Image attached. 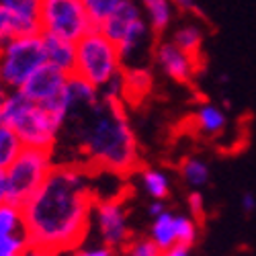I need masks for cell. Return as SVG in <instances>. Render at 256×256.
Listing matches in <instances>:
<instances>
[{
    "mask_svg": "<svg viewBox=\"0 0 256 256\" xmlns=\"http://www.w3.org/2000/svg\"><path fill=\"white\" fill-rule=\"evenodd\" d=\"M29 248L20 205H0V256H23Z\"/></svg>",
    "mask_w": 256,
    "mask_h": 256,
    "instance_id": "11",
    "label": "cell"
},
{
    "mask_svg": "<svg viewBox=\"0 0 256 256\" xmlns=\"http://www.w3.org/2000/svg\"><path fill=\"white\" fill-rule=\"evenodd\" d=\"M138 182L148 199H160L166 201L172 193V176L166 170L156 166H140L138 170Z\"/></svg>",
    "mask_w": 256,
    "mask_h": 256,
    "instance_id": "14",
    "label": "cell"
},
{
    "mask_svg": "<svg viewBox=\"0 0 256 256\" xmlns=\"http://www.w3.org/2000/svg\"><path fill=\"white\" fill-rule=\"evenodd\" d=\"M170 41H172L178 50L186 52L188 56L201 60V52H203V44H205V31L197 23H184L172 31Z\"/></svg>",
    "mask_w": 256,
    "mask_h": 256,
    "instance_id": "18",
    "label": "cell"
},
{
    "mask_svg": "<svg viewBox=\"0 0 256 256\" xmlns=\"http://www.w3.org/2000/svg\"><path fill=\"white\" fill-rule=\"evenodd\" d=\"M23 256H60V254H56V252H52V250H44V248L29 246V248L23 252Z\"/></svg>",
    "mask_w": 256,
    "mask_h": 256,
    "instance_id": "32",
    "label": "cell"
},
{
    "mask_svg": "<svg viewBox=\"0 0 256 256\" xmlns=\"http://www.w3.org/2000/svg\"><path fill=\"white\" fill-rule=\"evenodd\" d=\"M39 2H41V0H0V6L8 8L10 12L23 16V18L37 20Z\"/></svg>",
    "mask_w": 256,
    "mask_h": 256,
    "instance_id": "24",
    "label": "cell"
},
{
    "mask_svg": "<svg viewBox=\"0 0 256 256\" xmlns=\"http://www.w3.org/2000/svg\"><path fill=\"white\" fill-rule=\"evenodd\" d=\"M170 2H172L174 10L184 12V14H188V12H197V10H199L197 0H170Z\"/></svg>",
    "mask_w": 256,
    "mask_h": 256,
    "instance_id": "27",
    "label": "cell"
},
{
    "mask_svg": "<svg viewBox=\"0 0 256 256\" xmlns=\"http://www.w3.org/2000/svg\"><path fill=\"white\" fill-rule=\"evenodd\" d=\"M186 213L190 218H195L199 224L205 218V197L201 190H190L186 197Z\"/></svg>",
    "mask_w": 256,
    "mask_h": 256,
    "instance_id": "26",
    "label": "cell"
},
{
    "mask_svg": "<svg viewBox=\"0 0 256 256\" xmlns=\"http://www.w3.org/2000/svg\"><path fill=\"white\" fill-rule=\"evenodd\" d=\"M62 256H117V252L113 248H109V246H104V244L88 238L84 244H80L78 248L62 254Z\"/></svg>",
    "mask_w": 256,
    "mask_h": 256,
    "instance_id": "25",
    "label": "cell"
},
{
    "mask_svg": "<svg viewBox=\"0 0 256 256\" xmlns=\"http://www.w3.org/2000/svg\"><path fill=\"white\" fill-rule=\"evenodd\" d=\"M168 207H166V201H160V199H150V203H148V216H150V220L152 218H156V216H160L162 211H166Z\"/></svg>",
    "mask_w": 256,
    "mask_h": 256,
    "instance_id": "29",
    "label": "cell"
},
{
    "mask_svg": "<svg viewBox=\"0 0 256 256\" xmlns=\"http://www.w3.org/2000/svg\"><path fill=\"white\" fill-rule=\"evenodd\" d=\"M117 256H160V250L148 236H134L130 244H125Z\"/></svg>",
    "mask_w": 256,
    "mask_h": 256,
    "instance_id": "23",
    "label": "cell"
},
{
    "mask_svg": "<svg viewBox=\"0 0 256 256\" xmlns=\"http://www.w3.org/2000/svg\"><path fill=\"white\" fill-rule=\"evenodd\" d=\"M20 148L23 146H20L14 132L0 119V168H6L14 160V156L20 152Z\"/></svg>",
    "mask_w": 256,
    "mask_h": 256,
    "instance_id": "21",
    "label": "cell"
},
{
    "mask_svg": "<svg viewBox=\"0 0 256 256\" xmlns=\"http://www.w3.org/2000/svg\"><path fill=\"white\" fill-rule=\"evenodd\" d=\"M152 60L164 76H168L170 80H174L178 84L193 82L201 64V60L178 50L170 39H162L152 48Z\"/></svg>",
    "mask_w": 256,
    "mask_h": 256,
    "instance_id": "10",
    "label": "cell"
},
{
    "mask_svg": "<svg viewBox=\"0 0 256 256\" xmlns=\"http://www.w3.org/2000/svg\"><path fill=\"white\" fill-rule=\"evenodd\" d=\"M146 236L154 242L158 250H168L172 246H178V211L166 209L160 216L152 218Z\"/></svg>",
    "mask_w": 256,
    "mask_h": 256,
    "instance_id": "13",
    "label": "cell"
},
{
    "mask_svg": "<svg viewBox=\"0 0 256 256\" xmlns=\"http://www.w3.org/2000/svg\"><path fill=\"white\" fill-rule=\"evenodd\" d=\"M29 33H39V23L31 18H23L8 8L0 6V46H4L8 39L18 37V35H29Z\"/></svg>",
    "mask_w": 256,
    "mask_h": 256,
    "instance_id": "19",
    "label": "cell"
},
{
    "mask_svg": "<svg viewBox=\"0 0 256 256\" xmlns=\"http://www.w3.org/2000/svg\"><path fill=\"white\" fill-rule=\"evenodd\" d=\"M70 140L80 164L92 172L132 176L142 164L140 144L125 111V100L100 94L90 106L70 111L60 140Z\"/></svg>",
    "mask_w": 256,
    "mask_h": 256,
    "instance_id": "2",
    "label": "cell"
},
{
    "mask_svg": "<svg viewBox=\"0 0 256 256\" xmlns=\"http://www.w3.org/2000/svg\"><path fill=\"white\" fill-rule=\"evenodd\" d=\"M96 29H100L115 44L125 68H142V54L154 48V33L138 0H123Z\"/></svg>",
    "mask_w": 256,
    "mask_h": 256,
    "instance_id": "4",
    "label": "cell"
},
{
    "mask_svg": "<svg viewBox=\"0 0 256 256\" xmlns=\"http://www.w3.org/2000/svg\"><path fill=\"white\" fill-rule=\"evenodd\" d=\"M136 236L130 209L125 205L123 197H109V199H96L92 207L90 218V240H96L104 246L119 252L125 244Z\"/></svg>",
    "mask_w": 256,
    "mask_h": 256,
    "instance_id": "9",
    "label": "cell"
},
{
    "mask_svg": "<svg viewBox=\"0 0 256 256\" xmlns=\"http://www.w3.org/2000/svg\"><path fill=\"white\" fill-rule=\"evenodd\" d=\"M46 64L44 35L29 33L0 46V82L6 90H20L33 72Z\"/></svg>",
    "mask_w": 256,
    "mask_h": 256,
    "instance_id": "6",
    "label": "cell"
},
{
    "mask_svg": "<svg viewBox=\"0 0 256 256\" xmlns=\"http://www.w3.org/2000/svg\"><path fill=\"white\" fill-rule=\"evenodd\" d=\"M178 176L188 190H201L209 184L211 168L201 156H186L178 166Z\"/></svg>",
    "mask_w": 256,
    "mask_h": 256,
    "instance_id": "17",
    "label": "cell"
},
{
    "mask_svg": "<svg viewBox=\"0 0 256 256\" xmlns=\"http://www.w3.org/2000/svg\"><path fill=\"white\" fill-rule=\"evenodd\" d=\"M160 256H193V254H190V248L186 246H172L168 250H160Z\"/></svg>",
    "mask_w": 256,
    "mask_h": 256,
    "instance_id": "30",
    "label": "cell"
},
{
    "mask_svg": "<svg viewBox=\"0 0 256 256\" xmlns=\"http://www.w3.org/2000/svg\"><path fill=\"white\" fill-rule=\"evenodd\" d=\"M56 164L54 152L37 150V148H20L14 160L4 168L8 203L23 205L35 190L44 184Z\"/></svg>",
    "mask_w": 256,
    "mask_h": 256,
    "instance_id": "7",
    "label": "cell"
},
{
    "mask_svg": "<svg viewBox=\"0 0 256 256\" xmlns=\"http://www.w3.org/2000/svg\"><path fill=\"white\" fill-rule=\"evenodd\" d=\"M96 195L92 172L72 162H56L35 193L20 205L29 246L66 254L90 236Z\"/></svg>",
    "mask_w": 256,
    "mask_h": 256,
    "instance_id": "1",
    "label": "cell"
},
{
    "mask_svg": "<svg viewBox=\"0 0 256 256\" xmlns=\"http://www.w3.org/2000/svg\"><path fill=\"white\" fill-rule=\"evenodd\" d=\"M142 12L154 35H162L174 20V6L170 0H138Z\"/></svg>",
    "mask_w": 256,
    "mask_h": 256,
    "instance_id": "16",
    "label": "cell"
},
{
    "mask_svg": "<svg viewBox=\"0 0 256 256\" xmlns=\"http://www.w3.org/2000/svg\"><path fill=\"white\" fill-rule=\"evenodd\" d=\"M44 35V33H41ZM44 52L46 64L54 66L64 74H74L76 68V44L56 35H44Z\"/></svg>",
    "mask_w": 256,
    "mask_h": 256,
    "instance_id": "12",
    "label": "cell"
},
{
    "mask_svg": "<svg viewBox=\"0 0 256 256\" xmlns=\"http://www.w3.org/2000/svg\"><path fill=\"white\" fill-rule=\"evenodd\" d=\"M0 119L14 132L23 148H37V150L50 152L56 150L64 127V123L54 113L31 100L20 90L8 92L0 109Z\"/></svg>",
    "mask_w": 256,
    "mask_h": 256,
    "instance_id": "3",
    "label": "cell"
},
{
    "mask_svg": "<svg viewBox=\"0 0 256 256\" xmlns=\"http://www.w3.org/2000/svg\"><path fill=\"white\" fill-rule=\"evenodd\" d=\"M121 2L123 0H82V4H84V8H86L94 27H100L102 20L109 16Z\"/></svg>",
    "mask_w": 256,
    "mask_h": 256,
    "instance_id": "22",
    "label": "cell"
},
{
    "mask_svg": "<svg viewBox=\"0 0 256 256\" xmlns=\"http://www.w3.org/2000/svg\"><path fill=\"white\" fill-rule=\"evenodd\" d=\"M125 66L119 50L100 29H90L76 41V68L74 74L102 90L106 84L123 74Z\"/></svg>",
    "mask_w": 256,
    "mask_h": 256,
    "instance_id": "5",
    "label": "cell"
},
{
    "mask_svg": "<svg viewBox=\"0 0 256 256\" xmlns=\"http://www.w3.org/2000/svg\"><path fill=\"white\" fill-rule=\"evenodd\" d=\"M8 201V186H6V174L4 168H0V205Z\"/></svg>",
    "mask_w": 256,
    "mask_h": 256,
    "instance_id": "31",
    "label": "cell"
},
{
    "mask_svg": "<svg viewBox=\"0 0 256 256\" xmlns=\"http://www.w3.org/2000/svg\"><path fill=\"white\" fill-rule=\"evenodd\" d=\"M193 123L201 136L218 138L228 127V113L216 102H201L193 113Z\"/></svg>",
    "mask_w": 256,
    "mask_h": 256,
    "instance_id": "15",
    "label": "cell"
},
{
    "mask_svg": "<svg viewBox=\"0 0 256 256\" xmlns=\"http://www.w3.org/2000/svg\"><path fill=\"white\" fill-rule=\"evenodd\" d=\"M8 92L10 90H6V86L2 82H0V109H2V104H4V100H6V96H8Z\"/></svg>",
    "mask_w": 256,
    "mask_h": 256,
    "instance_id": "33",
    "label": "cell"
},
{
    "mask_svg": "<svg viewBox=\"0 0 256 256\" xmlns=\"http://www.w3.org/2000/svg\"><path fill=\"white\" fill-rule=\"evenodd\" d=\"M150 90H152V74L146 66L123 70V100L134 96L144 98Z\"/></svg>",
    "mask_w": 256,
    "mask_h": 256,
    "instance_id": "20",
    "label": "cell"
},
{
    "mask_svg": "<svg viewBox=\"0 0 256 256\" xmlns=\"http://www.w3.org/2000/svg\"><path fill=\"white\" fill-rule=\"evenodd\" d=\"M37 23H39V33L56 35L62 39L74 41V44L90 29H94L82 0H41Z\"/></svg>",
    "mask_w": 256,
    "mask_h": 256,
    "instance_id": "8",
    "label": "cell"
},
{
    "mask_svg": "<svg viewBox=\"0 0 256 256\" xmlns=\"http://www.w3.org/2000/svg\"><path fill=\"white\" fill-rule=\"evenodd\" d=\"M240 207H242V211L246 213V216H250V213L256 211V197L252 193H244L242 199H240Z\"/></svg>",
    "mask_w": 256,
    "mask_h": 256,
    "instance_id": "28",
    "label": "cell"
}]
</instances>
